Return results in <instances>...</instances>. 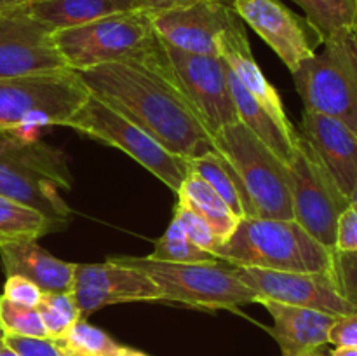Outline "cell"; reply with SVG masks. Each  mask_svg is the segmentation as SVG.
<instances>
[{
	"instance_id": "6da1fadb",
	"label": "cell",
	"mask_w": 357,
	"mask_h": 356,
	"mask_svg": "<svg viewBox=\"0 0 357 356\" xmlns=\"http://www.w3.org/2000/svg\"><path fill=\"white\" fill-rule=\"evenodd\" d=\"M77 73L91 94L174 156L190 161L215 150L211 133L178 86L167 56L152 63H105Z\"/></svg>"
},
{
	"instance_id": "7a4b0ae2",
	"label": "cell",
	"mask_w": 357,
	"mask_h": 356,
	"mask_svg": "<svg viewBox=\"0 0 357 356\" xmlns=\"http://www.w3.org/2000/svg\"><path fill=\"white\" fill-rule=\"evenodd\" d=\"M70 188L72 173L61 150L30 131H0V194L42 213L59 230L72 216L61 195Z\"/></svg>"
},
{
	"instance_id": "3957f363",
	"label": "cell",
	"mask_w": 357,
	"mask_h": 356,
	"mask_svg": "<svg viewBox=\"0 0 357 356\" xmlns=\"http://www.w3.org/2000/svg\"><path fill=\"white\" fill-rule=\"evenodd\" d=\"M220 262L282 272H330L333 250L314 239L298 222L246 216L215 251Z\"/></svg>"
},
{
	"instance_id": "277c9868",
	"label": "cell",
	"mask_w": 357,
	"mask_h": 356,
	"mask_svg": "<svg viewBox=\"0 0 357 356\" xmlns=\"http://www.w3.org/2000/svg\"><path fill=\"white\" fill-rule=\"evenodd\" d=\"M66 66L75 72L105 63H152L166 56L152 14L135 9L54 31Z\"/></svg>"
},
{
	"instance_id": "5b68a950",
	"label": "cell",
	"mask_w": 357,
	"mask_h": 356,
	"mask_svg": "<svg viewBox=\"0 0 357 356\" xmlns=\"http://www.w3.org/2000/svg\"><path fill=\"white\" fill-rule=\"evenodd\" d=\"M215 150L230 164L244 195L250 216L293 220L288 166L264 145L243 122L213 135Z\"/></svg>"
},
{
	"instance_id": "8992f818",
	"label": "cell",
	"mask_w": 357,
	"mask_h": 356,
	"mask_svg": "<svg viewBox=\"0 0 357 356\" xmlns=\"http://www.w3.org/2000/svg\"><path fill=\"white\" fill-rule=\"evenodd\" d=\"M108 260L145 272L157 286L160 302H176L201 309H236L246 304H258V295L237 278L227 262H195L176 264L149 257L117 255Z\"/></svg>"
},
{
	"instance_id": "52a82bcc",
	"label": "cell",
	"mask_w": 357,
	"mask_h": 356,
	"mask_svg": "<svg viewBox=\"0 0 357 356\" xmlns=\"http://www.w3.org/2000/svg\"><path fill=\"white\" fill-rule=\"evenodd\" d=\"M89 89L72 68L0 79V131L66 126Z\"/></svg>"
},
{
	"instance_id": "ba28073f",
	"label": "cell",
	"mask_w": 357,
	"mask_h": 356,
	"mask_svg": "<svg viewBox=\"0 0 357 356\" xmlns=\"http://www.w3.org/2000/svg\"><path fill=\"white\" fill-rule=\"evenodd\" d=\"M291 72L305 108L344 122L357 135V28L324 42Z\"/></svg>"
},
{
	"instance_id": "9c48e42d",
	"label": "cell",
	"mask_w": 357,
	"mask_h": 356,
	"mask_svg": "<svg viewBox=\"0 0 357 356\" xmlns=\"http://www.w3.org/2000/svg\"><path fill=\"white\" fill-rule=\"evenodd\" d=\"M66 128L122 150L174 194L180 191L188 175L187 159L171 154L139 126L91 93L82 107L66 122Z\"/></svg>"
},
{
	"instance_id": "30bf717a",
	"label": "cell",
	"mask_w": 357,
	"mask_h": 356,
	"mask_svg": "<svg viewBox=\"0 0 357 356\" xmlns=\"http://www.w3.org/2000/svg\"><path fill=\"white\" fill-rule=\"evenodd\" d=\"M286 166L291 191L293 220L314 239L335 250L338 218L351 201L342 194L300 133L295 152Z\"/></svg>"
},
{
	"instance_id": "8fae6325",
	"label": "cell",
	"mask_w": 357,
	"mask_h": 356,
	"mask_svg": "<svg viewBox=\"0 0 357 356\" xmlns=\"http://www.w3.org/2000/svg\"><path fill=\"white\" fill-rule=\"evenodd\" d=\"M164 49L178 86L211 136L225 126L239 122L227 65L220 56L192 54L166 44Z\"/></svg>"
},
{
	"instance_id": "7c38bea8",
	"label": "cell",
	"mask_w": 357,
	"mask_h": 356,
	"mask_svg": "<svg viewBox=\"0 0 357 356\" xmlns=\"http://www.w3.org/2000/svg\"><path fill=\"white\" fill-rule=\"evenodd\" d=\"M68 68L54 31L23 7L0 10V79L37 75Z\"/></svg>"
},
{
	"instance_id": "4fadbf2b",
	"label": "cell",
	"mask_w": 357,
	"mask_h": 356,
	"mask_svg": "<svg viewBox=\"0 0 357 356\" xmlns=\"http://www.w3.org/2000/svg\"><path fill=\"white\" fill-rule=\"evenodd\" d=\"M237 278L260 299L321 311L331 316H357V306L338 293L330 272H282L232 265Z\"/></svg>"
},
{
	"instance_id": "5bb4252c",
	"label": "cell",
	"mask_w": 357,
	"mask_h": 356,
	"mask_svg": "<svg viewBox=\"0 0 357 356\" xmlns=\"http://www.w3.org/2000/svg\"><path fill=\"white\" fill-rule=\"evenodd\" d=\"M70 295L82 320L115 304L160 302L162 299L159 286L145 272L112 260L75 264Z\"/></svg>"
},
{
	"instance_id": "9a60e30c",
	"label": "cell",
	"mask_w": 357,
	"mask_h": 356,
	"mask_svg": "<svg viewBox=\"0 0 357 356\" xmlns=\"http://www.w3.org/2000/svg\"><path fill=\"white\" fill-rule=\"evenodd\" d=\"M232 7L243 23L271 45L289 72L312 58L317 45L323 44L309 21L289 10L281 0H232Z\"/></svg>"
},
{
	"instance_id": "2e32d148",
	"label": "cell",
	"mask_w": 357,
	"mask_h": 356,
	"mask_svg": "<svg viewBox=\"0 0 357 356\" xmlns=\"http://www.w3.org/2000/svg\"><path fill=\"white\" fill-rule=\"evenodd\" d=\"M239 20L232 3L225 2H197L152 14L164 44L204 56H218L220 37Z\"/></svg>"
},
{
	"instance_id": "e0dca14e",
	"label": "cell",
	"mask_w": 357,
	"mask_h": 356,
	"mask_svg": "<svg viewBox=\"0 0 357 356\" xmlns=\"http://www.w3.org/2000/svg\"><path fill=\"white\" fill-rule=\"evenodd\" d=\"M342 194L351 201L357 181V135L344 122L303 108L302 133Z\"/></svg>"
},
{
	"instance_id": "ac0fdd59",
	"label": "cell",
	"mask_w": 357,
	"mask_h": 356,
	"mask_svg": "<svg viewBox=\"0 0 357 356\" xmlns=\"http://www.w3.org/2000/svg\"><path fill=\"white\" fill-rule=\"evenodd\" d=\"M218 56L225 61V65L236 75V79L243 84L244 89L274 119L275 124L281 128V131L295 138L298 131L293 128L291 121L286 115L284 105H282L278 89L268 82L267 77L264 75L261 68L258 66L257 59L251 52V45L250 40H248L243 20H239L229 30L223 31L218 40Z\"/></svg>"
},
{
	"instance_id": "d6986e66",
	"label": "cell",
	"mask_w": 357,
	"mask_h": 356,
	"mask_svg": "<svg viewBox=\"0 0 357 356\" xmlns=\"http://www.w3.org/2000/svg\"><path fill=\"white\" fill-rule=\"evenodd\" d=\"M258 304L272 316L274 323L267 330L281 348L282 356L305 355L330 344L331 327L338 316L268 299H260Z\"/></svg>"
},
{
	"instance_id": "ffe728a7",
	"label": "cell",
	"mask_w": 357,
	"mask_h": 356,
	"mask_svg": "<svg viewBox=\"0 0 357 356\" xmlns=\"http://www.w3.org/2000/svg\"><path fill=\"white\" fill-rule=\"evenodd\" d=\"M0 260L7 276H23L44 293H70L73 285V262L49 253L35 239L0 244Z\"/></svg>"
},
{
	"instance_id": "44dd1931",
	"label": "cell",
	"mask_w": 357,
	"mask_h": 356,
	"mask_svg": "<svg viewBox=\"0 0 357 356\" xmlns=\"http://www.w3.org/2000/svg\"><path fill=\"white\" fill-rule=\"evenodd\" d=\"M23 9L52 31H58L138 7L135 0H33Z\"/></svg>"
},
{
	"instance_id": "7402d4cb",
	"label": "cell",
	"mask_w": 357,
	"mask_h": 356,
	"mask_svg": "<svg viewBox=\"0 0 357 356\" xmlns=\"http://www.w3.org/2000/svg\"><path fill=\"white\" fill-rule=\"evenodd\" d=\"M227 77H229L230 91H232L234 103H236L237 117L239 122H243L261 143H264L267 149H271L279 159L284 164H288L291 161L293 152H295L296 138H291L286 133L281 131L278 124H275L274 119L265 112V108L244 89L243 84L236 79L230 68L227 66Z\"/></svg>"
},
{
	"instance_id": "603a6c76",
	"label": "cell",
	"mask_w": 357,
	"mask_h": 356,
	"mask_svg": "<svg viewBox=\"0 0 357 356\" xmlns=\"http://www.w3.org/2000/svg\"><path fill=\"white\" fill-rule=\"evenodd\" d=\"M176 198L178 201L194 209L197 215H201L211 225L216 237L220 239V244L225 243L232 236L237 223L241 222L239 216L213 191L211 185L194 171H188L180 191L176 192Z\"/></svg>"
},
{
	"instance_id": "cb8c5ba5",
	"label": "cell",
	"mask_w": 357,
	"mask_h": 356,
	"mask_svg": "<svg viewBox=\"0 0 357 356\" xmlns=\"http://www.w3.org/2000/svg\"><path fill=\"white\" fill-rule=\"evenodd\" d=\"M188 171H194L199 177L204 178L213 191L227 202L230 209L239 216L241 220L250 216V208H248L246 195H244L243 187L237 180L236 173L230 168V164L220 156L216 150L204 154L201 157L187 161Z\"/></svg>"
},
{
	"instance_id": "d4e9b609",
	"label": "cell",
	"mask_w": 357,
	"mask_h": 356,
	"mask_svg": "<svg viewBox=\"0 0 357 356\" xmlns=\"http://www.w3.org/2000/svg\"><path fill=\"white\" fill-rule=\"evenodd\" d=\"M305 13L323 44L357 28V0H291Z\"/></svg>"
},
{
	"instance_id": "484cf974",
	"label": "cell",
	"mask_w": 357,
	"mask_h": 356,
	"mask_svg": "<svg viewBox=\"0 0 357 356\" xmlns=\"http://www.w3.org/2000/svg\"><path fill=\"white\" fill-rule=\"evenodd\" d=\"M58 230L42 213L0 194V244L10 241L35 239Z\"/></svg>"
},
{
	"instance_id": "4316f807",
	"label": "cell",
	"mask_w": 357,
	"mask_h": 356,
	"mask_svg": "<svg viewBox=\"0 0 357 356\" xmlns=\"http://www.w3.org/2000/svg\"><path fill=\"white\" fill-rule=\"evenodd\" d=\"M149 258L159 262H176V264H195V262H216L218 258L208 251L195 246L187 237L176 220H171L166 232L155 241V248Z\"/></svg>"
},
{
	"instance_id": "83f0119b",
	"label": "cell",
	"mask_w": 357,
	"mask_h": 356,
	"mask_svg": "<svg viewBox=\"0 0 357 356\" xmlns=\"http://www.w3.org/2000/svg\"><path fill=\"white\" fill-rule=\"evenodd\" d=\"M54 342L56 346H61V348L75 349V351L87 353L93 356H115L121 348V344L112 335L87 323V320H82V318L77 320L73 327Z\"/></svg>"
},
{
	"instance_id": "f1b7e54d",
	"label": "cell",
	"mask_w": 357,
	"mask_h": 356,
	"mask_svg": "<svg viewBox=\"0 0 357 356\" xmlns=\"http://www.w3.org/2000/svg\"><path fill=\"white\" fill-rule=\"evenodd\" d=\"M37 311L51 341L61 339L80 320L79 309L70 293H44L37 304Z\"/></svg>"
},
{
	"instance_id": "f546056e",
	"label": "cell",
	"mask_w": 357,
	"mask_h": 356,
	"mask_svg": "<svg viewBox=\"0 0 357 356\" xmlns=\"http://www.w3.org/2000/svg\"><path fill=\"white\" fill-rule=\"evenodd\" d=\"M0 332L21 337L47 339L44 321L37 307L21 306L0 295Z\"/></svg>"
},
{
	"instance_id": "4dcf8cb0",
	"label": "cell",
	"mask_w": 357,
	"mask_h": 356,
	"mask_svg": "<svg viewBox=\"0 0 357 356\" xmlns=\"http://www.w3.org/2000/svg\"><path fill=\"white\" fill-rule=\"evenodd\" d=\"M173 218L180 223L181 229L185 230L187 237L195 244V246L208 251V253L215 255L216 248H218L220 244V239L216 237L215 230L211 229V225H209L201 215H197L194 209L188 208V206L183 205V202L176 201Z\"/></svg>"
},
{
	"instance_id": "1f68e13d",
	"label": "cell",
	"mask_w": 357,
	"mask_h": 356,
	"mask_svg": "<svg viewBox=\"0 0 357 356\" xmlns=\"http://www.w3.org/2000/svg\"><path fill=\"white\" fill-rule=\"evenodd\" d=\"M338 293L357 306V250H333V264L330 271Z\"/></svg>"
},
{
	"instance_id": "d6a6232c",
	"label": "cell",
	"mask_w": 357,
	"mask_h": 356,
	"mask_svg": "<svg viewBox=\"0 0 357 356\" xmlns=\"http://www.w3.org/2000/svg\"><path fill=\"white\" fill-rule=\"evenodd\" d=\"M42 295H44V292L30 279L23 278V276H7L2 293L3 299L14 304H21V306L37 307Z\"/></svg>"
},
{
	"instance_id": "836d02e7",
	"label": "cell",
	"mask_w": 357,
	"mask_h": 356,
	"mask_svg": "<svg viewBox=\"0 0 357 356\" xmlns=\"http://www.w3.org/2000/svg\"><path fill=\"white\" fill-rule=\"evenodd\" d=\"M0 339L20 356H61L58 346L51 339L21 337L10 334H2Z\"/></svg>"
},
{
	"instance_id": "e575fe53",
	"label": "cell",
	"mask_w": 357,
	"mask_h": 356,
	"mask_svg": "<svg viewBox=\"0 0 357 356\" xmlns=\"http://www.w3.org/2000/svg\"><path fill=\"white\" fill-rule=\"evenodd\" d=\"M335 250L354 251L357 250V205H349L342 212L337 225V244Z\"/></svg>"
},
{
	"instance_id": "d590c367",
	"label": "cell",
	"mask_w": 357,
	"mask_h": 356,
	"mask_svg": "<svg viewBox=\"0 0 357 356\" xmlns=\"http://www.w3.org/2000/svg\"><path fill=\"white\" fill-rule=\"evenodd\" d=\"M330 344L357 348V316H338L330 332Z\"/></svg>"
},
{
	"instance_id": "8d00e7d4",
	"label": "cell",
	"mask_w": 357,
	"mask_h": 356,
	"mask_svg": "<svg viewBox=\"0 0 357 356\" xmlns=\"http://www.w3.org/2000/svg\"><path fill=\"white\" fill-rule=\"evenodd\" d=\"M197 2H225L232 3V0H135L136 7L142 10H146L150 14L162 13V10L176 9V7L192 6Z\"/></svg>"
},
{
	"instance_id": "74e56055",
	"label": "cell",
	"mask_w": 357,
	"mask_h": 356,
	"mask_svg": "<svg viewBox=\"0 0 357 356\" xmlns=\"http://www.w3.org/2000/svg\"><path fill=\"white\" fill-rule=\"evenodd\" d=\"M30 2H33V0H0V10L17 9V7L28 6Z\"/></svg>"
},
{
	"instance_id": "f35d334b",
	"label": "cell",
	"mask_w": 357,
	"mask_h": 356,
	"mask_svg": "<svg viewBox=\"0 0 357 356\" xmlns=\"http://www.w3.org/2000/svg\"><path fill=\"white\" fill-rule=\"evenodd\" d=\"M330 356H357V348H349V346H337L331 351Z\"/></svg>"
},
{
	"instance_id": "ab89813d",
	"label": "cell",
	"mask_w": 357,
	"mask_h": 356,
	"mask_svg": "<svg viewBox=\"0 0 357 356\" xmlns=\"http://www.w3.org/2000/svg\"><path fill=\"white\" fill-rule=\"evenodd\" d=\"M115 356H149L146 353L139 351V349H135V348H129V346H122L119 348L117 355Z\"/></svg>"
},
{
	"instance_id": "60d3db41",
	"label": "cell",
	"mask_w": 357,
	"mask_h": 356,
	"mask_svg": "<svg viewBox=\"0 0 357 356\" xmlns=\"http://www.w3.org/2000/svg\"><path fill=\"white\" fill-rule=\"evenodd\" d=\"M58 349H59V353H61V356H93V355H87V353L75 351V349L61 348V346H58Z\"/></svg>"
},
{
	"instance_id": "b9f144b4",
	"label": "cell",
	"mask_w": 357,
	"mask_h": 356,
	"mask_svg": "<svg viewBox=\"0 0 357 356\" xmlns=\"http://www.w3.org/2000/svg\"><path fill=\"white\" fill-rule=\"evenodd\" d=\"M0 356H20V355H17V353L14 351V349H10L9 346H7L6 342H3L2 339H0Z\"/></svg>"
},
{
	"instance_id": "7bdbcfd3",
	"label": "cell",
	"mask_w": 357,
	"mask_h": 356,
	"mask_svg": "<svg viewBox=\"0 0 357 356\" xmlns=\"http://www.w3.org/2000/svg\"><path fill=\"white\" fill-rule=\"evenodd\" d=\"M298 356H324L323 351H312V353H305V355H298Z\"/></svg>"
}]
</instances>
